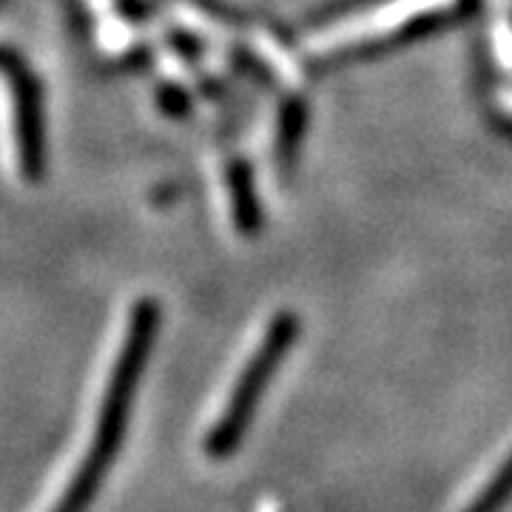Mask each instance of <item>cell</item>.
I'll return each instance as SVG.
<instances>
[{
  "instance_id": "obj_1",
  "label": "cell",
  "mask_w": 512,
  "mask_h": 512,
  "mask_svg": "<svg viewBox=\"0 0 512 512\" xmlns=\"http://www.w3.org/2000/svg\"><path fill=\"white\" fill-rule=\"evenodd\" d=\"M157 328H160V305L154 299L134 302V308L128 313L123 345L117 353V362L111 367L109 384L103 390V402L97 410V427H94L89 453L83 456L66 493L55 504L60 512H77L89 507L100 484L109 476L111 464L126 439L131 402L148 365V353L154 345Z\"/></svg>"
},
{
  "instance_id": "obj_2",
  "label": "cell",
  "mask_w": 512,
  "mask_h": 512,
  "mask_svg": "<svg viewBox=\"0 0 512 512\" xmlns=\"http://www.w3.org/2000/svg\"><path fill=\"white\" fill-rule=\"evenodd\" d=\"M296 333H299V319L293 313H279L276 319H271V325H268L259 348H256L254 359L245 365L239 382L231 390V399H228L225 410L220 413L214 430L205 439V450L211 456H228L237 447L245 427H248V421L254 416L262 390L268 387L276 367L282 365L285 353H288L291 342L296 339Z\"/></svg>"
},
{
  "instance_id": "obj_3",
  "label": "cell",
  "mask_w": 512,
  "mask_h": 512,
  "mask_svg": "<svg viewBox=\"0 0 512 512\" xmlns=\"http://www.w3.org/2000/svg\"><path fill=\"white\" fill-rule=\"evenodd\" d=\"M3 77H6V89L12 100V134H15L20 177L26 183H43L46 168H49L43 83L20 52L6 63Z\"/></svg>"
},
{
  "instance_id": "obj_4",
  "label": "cell",
  "mask_w": 512,
  "mask_h": 512,
  "mask_svg": "<svg viewBox=\"0 0 512 512\" xmlns=\"http://www.w3.org/2000/svg\"><path fill=\"white\" fill-rule=\"evenodd\" d=\"M231 191H234V214L237 225L242 231H254L256 228V202H254V183L251 174L242 163H234L231 168Z\"/></svg>"
},
{
  "instance_id": "obj_5",
  "label": "cell",
  "mask_w": 512,
  "mask_h": 512,
  "mask_svg": "<svg viewBox=\"0 0 512 512\" xmlns=\"http://www.w3.org/2000/svg\"><path fill=\"white\" fill-rule=\"evenodd\" d=\"M510 495H512V453L510 458L504 461V467H501V470H498V473L484 484L481 495H476V498L470 501V507H473V510H495V507H501Z\"/></svg>"
},
{
  "instance_id": "obj_6",
  "label": "cell",
  "mask_w": 512,
  "mask_h": 512,
  "mask_svg": "<svg viewBox=\"0 0 512 512\" xmlns=\"http://www.w3.org/2000/svg\"><path fill=\"white\" fill-rule=\"evenodd\" d=\"M302 128H305V109L296 100V103H291L288 109L282 111V137H279V151L282 154H291L293 148H296Z\"/></svg>"
},
{
  "instance_id": "obj_7",
  "label": "cell",
  "mask_w": 512,
  "mask_h": 512,
  "mask_svg": "<svg viewBox=\"0 0 512 512\" xmlns=\"http://www.w3.org/2000/svg\"><path fill=\"white\" fill-rule=\"evenodd\" d=\"M183 103H185V97H180V94L174 92V89H163V92H160V106H163L165 111H174V114H180V111L185 109Z\"/></svg>"
},
{
  "instance_id": "obj_8",
  "label": "cell",
  "mask_w": 512,
  "mask_h": 512,
  "mask_svg": "<svg viewBox=\"0 0 512 512\" xmlns=\"http://www.w3.org/2000/svg\"><path fill=\"white\" fill-rule=\"evenodd\" d=\"M15 55H18L15 49H9V46H3V43H0V72L6 69V63H9Z\"/></svg>"
}]
</instances>
